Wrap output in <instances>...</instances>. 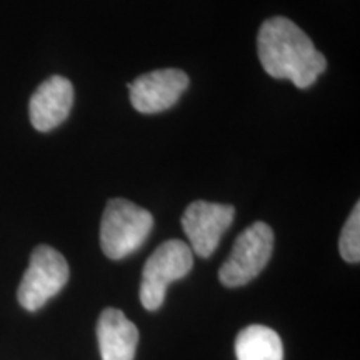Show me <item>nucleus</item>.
Instances as JSON below:
<instances>
[{
	"label": "nucleus",
	"mask_w": 360,
	"mask_h": 360,
	"mask_svg": "<svg viewBox=\"0 0 360 360\" xmlns=\"http://www.w3.org/2000/svg\"><path fill=\"white\" fill-rule=\"evenodd\" d=\"M257 53L270 77L290 80L307 89L327 69V58L315 49L307 34L287 17H270L260 25Z\"/></svg>",
	"instance_id": "obj_1"
},
{
	"label": "nucleus",
	"mask_w": 360,
	"mask_h": 360,
	"mask_svg": "<svg viewBox=\"0 0 360 360\" xmlns=\"http://www.w3.org/2000/svg\"><path fill=\"white\" fill-rule=\"evenodd\" d=\"M152 229L154 217L147 209L127 199H110L101 222L102 252L112 260H122L141 249Z\"/></svg>",
	"instance_id": "obj_2"
},
{
	"label": "nucleus",
	"mask_w": 360,
	"mask_h": 360,
	"mask_svg": "<svg viewBox=\"0 0 360 360\" xmlns=\"http://www.w3.org/2000/svg\"><path fill=\"white\" fill-rule=\"evenodd\" d=\"M192 267L193 252L186 242L172 238L157 247L143 265L139 292L143 309L150 312L160 309L170 283L186 277Z\"/></svg>",
	"instance_id": "obj_3"
},
{
	"label": "nucleus",
	"mask_w": 360,
	"mask_h": 360,
	"mask_svg": "<svg viewBox=\"0 0 360 360\" xmlns=\"http://www.w3.org/2000/svg\"><path fill=\"white\" fill-rule=\"evenodd\" d=\"M69 276V264L60 252L51 245L35 247L17 290L19 304L29 312L42 309L64 289Z\"/></svg>",
	"instance_id": "obj_4"
},
{
	"label": "nucleus",
	"mask_w": 360,
	"mask_h": 360,
	"mask_svg": "<svg viewBox=\"0 0 360 360\" xmlns=\"http://www.w3.org/2000/svg\"><path fill=\"white\" fill-rule=\"evenodd\" d=\"M274 252V231L265 222H254L237 237L231 255L219 270L225 287H242L254 281Z\"/></svg>",
	"instance_id": "obj_5"
},
{
	"label": "nucleus",
	"mask_w": 360,
	"mask_h": 360,
	"mask_svg": "<svg viewBox=\"0 0 360 360\" xmlns=\"http://www.w3.org/2000/svg\"><path fill=\"white\" fill-rule=\"evenodd\" d=\"M236 217V209L227 204L195 200L182 215V229L188 238V247L199 257H210L220 238L231 227Z\"/></svg>",
	"instance_id": "obj_6"
},
{
	"label": "nucleus",
	"mask_w": 360,
	"mask_h": 360,
	"mask_svg": "<svg viewBox=\"0 0 360 360\" xmlns=\"http://www.w3.org/2000/svg\"><path fill=\"white\" fill-rule=\"evenodd\" d=\"M188 87V75L179 69L143 74L129 84L130 102L141 114H159L174 107Z\"/></svg>",
	"instance_id": "obj_7"
},
{
	"label": "nucleus",
	"mask_w": 360,
	"mask_h": 360,
	"mask_svg": "<svg viewBox=\"0 0 360 360\" xmlns=\"http://www.w3.org/2000/svg\"><path fill=\"white\" fill-rule=\"evenodd\" d=\"M74 105V85L62 75H52L30 97V122L39 132H51L69 117Z\"/></svg>",
	"instance_id": "obj_8"
},
{
	"label": "nucleus",
	"mask_w": 360,
	"mask_h": 360,
	"mask_svg": "<svg viewBox=\"0 0 360 360\" xmlns=\"http://www.w3.org/2000/svg\"><path fill=\"white\" fill-rule=\"evenodd\" d=\"M97 340L102 360H134L139 330L122 310L109 307L98 317Z\"/></svg>",
	"instance_id": "obj_9"
},
{
	"label": "nucleus",
	"mask_w": 360,
	"mask_h": 360,
	"mask_svg": "<svg viewBox=\"0 0 360 360\" xmlns=\"http://www.w3.org/2000/svg\"><path fill=\"white\" fill-rule=\"evenodd\" d=\"M237 360H283L282 339L265 326H249L236 339Z\"/></svg>",
	"instance_id": "obj_10"
},
{
	"label": "nucleus",
	"mask_w": 360,
	"mask_h": 360,
	"mask_svg": "<svg viewBox=\"0 0 360 360\" xmlns=\"http://www.w3.org/2000/svg\"><path fill=\"white\" fill-rule=\"evenodd\" d=\"M339 252L342 259L349 264H359L360 260V204L357 202L350 212L347 222L340 232Z\"/></svg>",
	"instance_id": "obj_11"
}]
</instances>
